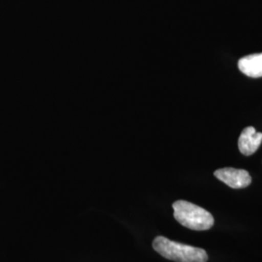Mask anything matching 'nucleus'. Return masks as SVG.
Returning a JSON list of instances; mask_svg holds the SVG:
<instances>
[{"instance_id":"nucleus-1","label":"nucleus","mask_w":262,"mask_h":262,"mask_svg":"<svg viewBox=\"0 0 262 262\" xmlns=\"http://www.w3.org/2000/svg\"><path fill=\"white\" fill-rule=\"evenodd\" d=\"M154 250L161 256L175 262H207L206 251L186 244L171 241L163 236H158L152 242Z\"/></svg>"},{"instance_id":"nucleus-2","label":"nucleus","mask_w":262,"mask_h":262,"mask_svg":"<svg viewBox=\"0 0 262 262\" xmlns=\"http://www.w3.org/2000/svg\"><path fill=\"white\" fill-rule=\"evenodd\" d=\"M174 217L179 224L195 231L210 229L215 220L211 213L205 209L185 200H178L173 203Z\"/></svg>"},{"instance_id":"nucleus-3","label":"nucleus","mask_w":262,"mask_h":262,"mask_svg":"<svg viewBox=\"0 0 262 262\" xmlns=\"http://www.w3.org/2000/svg\"><path fill=\"white\" fill-rule=\"evenodd\" d=\"M214 175L225 185L232 188H245L249 187L252 183V177L248 171L244 169H236L232 167L219 169L215 171Z\"/></svg>"},{"instance_id":"nucleus-4","label":"nucleus","mask_w":262,"mask_h":262,"mask_svg":"<svg viewBox=\"0 0 262 262\" xmlns=\"http://www.w3.org/2000/svg\"><path fill=\"white\" fill-rule=\"evenodd\" d=\"M261 142V132H256L253 126H248L244 128L239 137L238 148L244 156H252L259 148Z\"/></svg>"},{"instance_id":"nucleus-5","label":"nucleus","mask_w":262,"mask_h":262,"mask_svg":"<svg viewBox=\"0 0 262 262\" xmlns=\"http://www.w3.org/2000/svg\"><path fill=\"white\" fill-rule=\"evenodd\" d=\"M238 67L245 75L252 78L262 77V54L244 56L238 61Z\"/></svg>"}]
</instances>
